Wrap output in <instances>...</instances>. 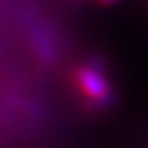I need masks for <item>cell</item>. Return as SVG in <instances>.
Listing matches in <instances>:
<instances>
[{
    "label": "cell",
    "instance_id": "6da1fadb",
    "mask_svg": "<svg viewBox=\"0 0 148 148\" xmlns=\"http://www.w3.org/2000/svg\"><path fill=\"white\" fill-rule=\"evenodd\" d=\"M73 87L79 98L91 110L107 109L114 101L110 79L98 62H87L74 68L71 74Z\"/></svg>",
    "mask_w": 148,
    "mask_h": 148
},
{
    "label": "cell",
    "instance_id": "7a4b0ae2",
    "mask_svg": "<svg viewBox=\"0 0 148 148\" xmlns=\"http://www.w3.org/2000/svg\"><path fill=\"white\" fill-rule=\"evenodd\" d=\"M98 2H99L101 5H104V6H109V5H114V3L118 2V0H98Z\"/></svg>",
    "mask_w": 148,
    "mask_h": 148
}]
</instances>
